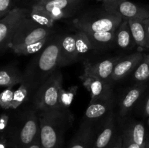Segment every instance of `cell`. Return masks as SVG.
Returning a JSON list of instances; mask_svg holds the SVG:
<instances>
[{
  "label": "cell",
  "mask_w": 149,
  "mask_h": 148,
  "mask_svg": "<svg viewBox=\"0 0 149 148\" xmlns=\"http://www.w3.org/2000/svg\"><path fill=\"white\" fill-rule=\"evenodd\" d=\"M29 10L15 7L0 20V50L4 52L10 49L13 36L25 19L29 15Z\"/></svg>",
  "instance_id": "6"
},
{
  "label": "cell",
  "mask_w": 149,
  "mask_h": 148,
  "mask_svg": "<svg viewBox=\"0 0 149 148\" xmlns=\"http://www.w3.org/2000/svg\"><path fill=\"white\" fill-rule=\"evenodd\" d=\"M105 10L117 15L123 20H144L149 17V9L141 7L127 0H117L112 2L104 3Z\"/></svg>",
  "instance_id": "8"
},
{
  "label": "cell",
  "mask_w": 149,
  "mask_h": 148,
  "mask_svg": "<svg viewBox=\"0 0 149 148\" xmlns=\"http://www.w3.org/2000/svg\"><path fill=\"white\" fill-rule=\"evenodd\" d=\"M80 79L83 81V85L90 94V103L101 100L111 98V89L107 82L82 75Z\"/></svg>",
  "instance_id": "11"
},
{
  "label": "cell",
  "mask_w": 149,
  "mask_h": 148,
  "mask_svg": "<svg viewBox=\"0 0 149 148\" xmlns=\"http://www.w3.org/2000/svg\"><path fill=\"white\" fill-rule=\"evenodd\" d=\"M42 148H61L67 129L73 121L66 107L43 110L38 113Z\"/></svg>",
  "instance_id": "1"
},
{
  "label": "cell",
  "mask_w": 149,
  "mask_h": 148,
  "mask_svg": "<svg viewBox=\"0 0 149 148\" xmlns=\"http://www.w3.org/2000/svg\"><path fill=\"white\" fill-rule=\"evenodd\" d=\"M63 75L56 70L38 89L34 97L36 109L43 111L63 107L61 103Z\"/></svg>",
  "instance_id": "3"
},
{
  "label": "cell",
  "mask_w": 149,
  "mask_h": 148,
  "mask_svg": "<svg viewBox=\"0 0 149 148\" xmlns=\"http://www.w3.org/2000/svg\"><path fill=\"white\" fill-rule=\"evenodd\" d=\"M128 22L135 44L140 47L146 48L147 37L143 20L132 19L129 20Z\"/></svg>",
  "instance_id": "19"
},
{
  "label": "cell",
  "mask_w": 149,
  "mask_h": 148,
  "mask_svg": "<svg viewBox=\"0 0 149 148\" xmlns=\"http://www.w3.org/2000/svg\"><path fill=\"white\" fill-rule=\"evenodd\" d=\"M116 42L122 49H130L135 44L127 20H123L116 31Z\"/></svg>",
  "instance_id": "17"
},
{
  "label": "cell",
  "mask_w": 149,
  "mask_h": 148,
  "mask_svg": "<svg viewBox=\"0 0 149 148\" xmlns=\"http://www.w3.org/2000/svg\"><path fill=\"white\" fill-rule=\"evenodd\" d=\"M145 133L146 131L144 126L142 123H139L132 125L129 129H127L123 136L127 137L135 143L145 147L146 142L145 139Z\"/></svg>",
  "instance_id": "21"
},
{
  "label": "cell",
  "mask_w": 149,
  "mask_h": 148,
  "mask_svg": "<svg viewBox=\"0 0 149 148\" xmlns=\"http://www.w3.org/2000/svg\"><path fill=\"white\" fill-rule=\"evenodd\" d=\"M24 81V74L14 68H4L0 72V85L2 87L10 88Z\"/></svg>",
  "instance_id": "18"
},
{
  "label": "cell",
  "mask_w": 149,
  "mask_h": 148,
  "mask_svg": "<svg viewBox=\"0 0 149 148\" xmlns=\"http://www.w3.org/2000/svg\"><path fill=\"white\" fill-rule=\"evenodd\" d=\"M133 79L137 82H145L149 79V55H143L142 60L136 67Z\"/></svg>",
  "instance_id": "23"
},
{
  "label": "cell",
  "mask_w": 149,
  "mask_h": 148,
  "mask_svg": "<svg viewBox=\"0 0 149 148\" xmlns=\"http://www.w3.org/2000/svg\"><path fill=\"white\" fill-rule=\"evenodd\" d=\"M145 148H149V141H148V142H146Z\"/></svg>",
  "instance_id": "36"
},
{
  "label": "cell",
  "mask_w": 149,
  "mask_h": 148,
  "mask_svg": "<svg viewBox=\"0 0 149 148\" xmlns=\"http://www.w3.org/2000/svg\"><path fill=\"white\" fill-rule=\"evenodd\" d=\"M47 41L48 39H45L43 40L39 41L37 42H35V43L31 44L15 46V47H13L10 49L13 52H15L16 55H31V54H34L39 52L45 46V44L47 42Z\"/></svg>",
  "instance_id": "24"
},
{
  "label": "cell",
  "mask_w": 149,
  "mask_h": 148,
  "mask_svg": "<svg viewBox=\"0 0 149 148\" xmlns=\"http://www.w3.org/2000/svg\"><path fill=\"white\" fill-rule=\"evenodd\" d=\"M144 85H139L130 89L122 98L119 104V115L122 117L126 115L132 108L143 92Z\"/></svg>",
  "instance_id": "15"
},
{
  "label": "cell",
  "mask_w": 149,
  "mask_h": 148,
  "mask_svg": "<svg viewBox=\"0 0 149 148\" xmlns=\"http://www.w3.org/2000/svg\"><path fill=\"white\" fill-rule=\"evenodd\" d=\"M144 25L146 28V37H147V43L146 48H149V17L143 20Z\"/></svg>",
  "instance_id": "31"
},
{
  "label": "cell",
  "mask_w": 149,
  "mask_h": 148,
  "mask_svg": "<svg viewBox=\"0 0 149 148\" xmlns=\"http://www.w3.org/2000/svg\"><path fill=\"white\" fill-rule=\"evenodd\" d=\"M143 57V55L141 52H138L122 58L115 66L111 80L119 81L123 78L132 70L136 68L138 64L142 60Z\"/></svg>",
  "instance_id": "13"
},
{
  "label": "cell",
  "mask_w": 149,
  "mask_h": 148,
  "mask_svg": "<svg viewBox=\"0 0 149 148\" xmlns=\"http://www.w3.org/2000/svg\"><path fill=\"white\" fill-rule=\"evenodd\" d=\"M112 105L111 98L101 100L90 103L85 112V117L88 120H95L104 115L111 109Z\"/></svg>",
  "instance_id": "16"
},
{
  "label": "cell",
  "mask_w": 149,
  "mask_h": 148,
  "mask_svg": "<svg viewBox=\"0 0 149 148\" xmlns=\"http://www.w3.org/2000/svg\"><path fill=\"white\" fill-rule=\"evenodd\" d=\"M81 59L76 34L61 36L59 66L68 65Z\"/></svg>",
  "instance_id": "10"
},
{
  "label": "cell",
  "mask_w": 149,
  "mask_h": 148,
  "mask_svg": "<svg viewBox=\"0 0 149 148\" xmlns=\"http://www.w3.org/2000/svg\"><path fill=\"white\" fill-rule=\"evenodd\" d=\"M7 120H8V117L4 115H3L1 118V124H0V126H1V130L2 132L4 129H6V127H7Z\"/></svg>",
  "instance_id": "32"
},
{
  "label": "cell",
  "mask_w": 149,
  "mask_h": 148,
  "mask_svg": "<svg viewBox=\"0 0 149 148\" xmlns=\"http://www.w3.org/2000/svg\"><path fill=\"white\" fill-rule=\"evenodd\" d=\"M86 34L95 48L109 45L116 41V32H87Z\"/></svg>",
  "instance_id": "20"
},
{
  "label": "cell",
  "mask_w": 149,
  "mask_h": 148,
  "mask_svg": "<svg viewBox=\"0 0 149 148\" xmlns=\"http://www.w3.org/2000/svg\"><path fill=\"white\" fill-rule=\"evenodd\" d=\"M27 148H42V145H41L40 142V136H39V137L38 138L32 145H31L30 146L28 147Z\"/></svg>",
  "instance_id": "33"
},
{
  "label": "cell",
  "mask_w": 149,
  "mask_h": 148,
  "mask_svg": "<svg viewBox=\"0 0 149 148\" xmlns=\"http://www.w3.org/2000/svg\"><path fill=\"white\" fill-rule=\"evenodd\" d=\"M54 1V0H36V1Z\"/></svg>",
  "instance_id": "37"
},
{
  "label": "cell",
  "mask_w": 149,
  "mask_h": 148,
  "mask_svg": "<svg viewBox=\"0 0 149 148\" xmlns=\"http://www.w3.org/2000/svg\"><path fill=\"white\" fill-rule=\"evenodd\" d=\"M144 113H145V115L149 116V97L146 102L145 107H144Z\"/></svg>",
  "instance_id": "34"
},
{
  "label": "cell",
  "mask_w": 149,
  "mask_h": 148,
  "mask_svg": "<svg viewBox=\"0 0 149 148\" xmlns=\"http://www.w3.org/2000/svg\"><path fill=\"white\" fill-rule=\"evenodd\" d=\"M121 59V57H113L100 61L97 63L85 62L83 75L107 82L111 78L113 69Z\"/></svg>",
  "instance_id": "9"
},
{
  "label": "cell",
  "mask_w": 149,
  "mask_h": 148,
  "mask_svg": "<svg viewBox=\"0 0 149 148\" xmlns=\"http://www.w3.org/2000/svg\"><path fill=\"white\" fill-rule=\"evenodd\" d=\"M28 88L26 84L22 83L21 86L14 92V97H13V109H16L18 107L28 96Z\"/></svg>",
  "instance_id": "25"
},
{
  "label": "cell",
  "mask_w": 149,
  "mask_h": 148,
  "mask_svg": "<svg viewBox=\"0 0 149 148\" xmlns=\"http://www.w3.org/2000/svg\"><path fill=\"white\" fill-rule=\"evenodd\" d=\"M122 138H123V148H145L144 147L135 143L127 137L124 136L123 135H122Z\"/></svg>",
  "instance_id": "29"
},
{
  "label": "cell",
  "mask_w": 149,
  "mask_h": 148,
  "mask_svg": "<svg viewBox=\"0 0 149 148\" xmlns=\"http://www.w3.org/2000/svg\"><path fill=\"white\" fill-rule=\"evenodd\" d=\"M40 136L39 116L34 112H30L17 131L10 138L16 148H27Z\"/></svg>",
  "instance_id": "7"
},
{
  "label": "cell",
  "mask_w": 149,
  "mask_h": 148,
  "mask_svg": "<svg viewBox=\"0 0 149 148\" xmlns=\"http://www.w3.org/2000/svg\"><path fill=\"white\" fill-rule=\"evenodd\" d=\"M14 92L12 87L6 88L0 94V105L4 110L13 108Z\"/></svg>",
  "instance_id": "26"
},
{
  "label": "cell",
  "mask_w": 149,
  "mask_h": 148,
  "mask_svg": "<svg viewBox=\"0 0 149 148\" xmlns=\"http://www.w3.org/2000/svg\"><path fill=\"white\" fill-rule=\"evenodd\" d=\"M77 86H71L67 90L63 88L61 93V103L62 107L68 108V106L71 104L74 96L77 94Z\"/></svg>",
  "instance_id": "27"
},
{
  "label": "cell",
  "mask_w": 149,
  "mask_h": 148,
  "mask_svg": "<svg viewBox=\"0 0 149 148\" xmlns=\"http://www.w3.org/2000/svg\"><path fill=\"white\" fill-rule=\"evenodd\" d=\"M97 1H102V2H103V4H104V3L112 2V1H117V0H97Z\"/></svg>",
  "instance_id": "35"
},
{
  "label": "cell",
  "mask_w": 149,
  "mask_h": 148,
  "mask_svg": "<svg viewBox=\"0 0 149 148\" xmlns=\"http://www.w3.org/2000/svg\"><path fill=\"white\" fill-rule=\"evenodd\" d=\"M123 19L105 10L104 12L85 15L74 20L73 24L79 30L85 32H116Z\"/></svg>",
  "instance_id": "4"
},
{
  "label": "cell",
  "mask_w": 149,
  "mask_h": 148,
  "mask_svg": "<svg viewBox=\"0 0 149 148\" xmlns=\"http://www.w3.org/2000/svg\"><path fill=\"white\" fill-rule=\"evenodd\" d=\"M14 0H0V17H4L7 13L10 12L13 7Z\"/></svg>",
  "instance_id": "28"
},
{
  "label": "cell",
  "mask_w": 149,
  "mask_h": 148,
  "mask_svg": "<svg viewBox=\"0 0 149 148\" xmlns=\"http://www.w3.org/2000/svg\"><path fill=\"white\" fill-rule=\"evenodd\" d=\"M78 1H79V0H78Z\"/></svg>",
  "instance_id": "38"
},
{
  "label": "cell",
  "mask_w": 149,
  "mask_h": 148,
  "mask_svg": "<svg viewBox=\"0 0 149 148\" xmlns=\"http://www.w3.org/2000/svg\"><path fill=\"white\" fill-rule=\"evenodd\" d=\"M61 41V36L53 39L27 67L23 83L29 88L39 87L56 71L60 64Z\"/></svg>",
  "instance_id": "2"
},
{
  "label": "cell",
  "mask_w": 149,
  "mask_h": 148,
  "mask_svg": "<svg viewBox=\"0 0 149 148\" xmlns=\"http://www.w3.org/2000/svg\"><path fill=\"white\" fill-rule=\"evenodd\" d=\"M116 126H115L114 115L113 113L109 114L106 121L103 123L93 143V148H109L113 143L116 136H115Z\"/></svg>",
  "instance_id": "12"
},
{
  "label": "cell",
  "mask_w": 149,
  "mask_h": 148,
  "mask_svg": "<svg viewBox=\"0 0 149 148\" xmlns=\"http://www.w3.org/2000/svg\"><path fill=\"white\" fill-rule=\"evenodd\" d=\"M109 148H123V138L122 136H117L113 143Z\"/></svg>",
  "instance_id": "30"
},
{
  "label": "cell",
  "mask_w": 149,
  "mask_h": 148,
  "mask_svg": "<svg viewBox=\"0 0 149 148\" xmlns=\"http://www.w3.org/2000/svg\"><path fill=\"white\" fill-rule=\"evenodd\" d=\"M51 33L52 28L37 24L28 15L13 36L10 49L15 46L31 44L48 39Z\"/></svg>",
  "instance_id": "5"
},
{
  "label": "cell",
  "mask_w": 149,
  "mask_h": 148,
  "mask_svg": "<svg viewBox=\"0 0 149 148\" xmlns=\"http://www.w3.org/2000/svg\"><path fill=\"white\" fill-rule=\"evenodd\" d=\"M95 131L93 124L84 122L80 126L69 148H91L95 141Z\"/></svg>",
  "instance_id": "14"
},
{
  "label": "cell",
  "mask_w": 149,
  "mask_h": 148,
  "mask_svg": "<svg viewBox=\"0 0 149 148\" xmlns=\"http://www.w3.org/2000/svg\"><path fill=\"white\" fill-rule=\"evenodd\" d=\"M29 17L37 24L42 26H45V27L49 28H53L54 23L55 21L47 13L34 7H32L31 10L29 12Z\"/></svg>",
  "instance_id": "22"
}]
</instances>
